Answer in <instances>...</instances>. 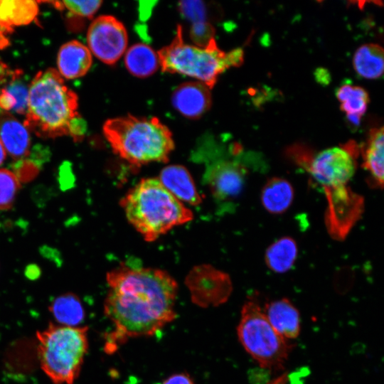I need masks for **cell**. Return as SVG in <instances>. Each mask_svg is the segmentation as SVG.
Listing matches in <instances>:
<instances>
[{
  "label": "cell",
  "instance_id": "e0dca14e",
  "mask_svg": "<svg viewBox=\"0 0 384 384\" xmlns=\"http://www.w3.org/2000/svg\"><path fill=\"white\" fill-rule=\"evenodd\" d=\"M59 74L67 79L85 75L92 65V55L87 46L78 41L63 44L58 53Z\"/></svg>",
  "mask_w": 384,
  "mask_h": 384
},
{
  "label": "cell",
  "instance_id": "d6986e66",
  "mask_svg": "<svg viewBox=\"0 0 384 384\" xmlns=\"http://www.w3.org/2000/svg\"><path fill=\"white\" fill-rule=\"evenodd\" d=\"M28 94L29 86L22 72L11 70L0 90V108L6 112L26 115Z\"/></svg>",
  "mask_w": 384,
  "mask_h": 384
},
{
  "label": "cell",
  "instance_id": "f35d334b",
  "mask_svg": "<svg viewBox=\"0 0 384 384\" xmlns=\"http://www.w3.org/2000/svg\"><path fill=\"white\" fill-rule=\"evenodd\" d=\"M6 151L0 142V165L2 164L6 158Z\"/></svg>",
  "mask_w": 384,
  "mask_h": 384
},
{
  "label": "cell",
  "instance_id": "8fae6325",
  "mask_svg": "<svg viewBox=\"0 0 384 384\" xmlns=\"http://www.w3.org/2000/svg\"><path fill=\"white\" fill-rule=\"evenodd\" d=\"M247 169L235 161H219L206 170V178L213 195L225 201L235 198L242 192Z\"/></svg>",
  "mask_w": 384,
  "mask_h": 384
},
{
  "label": "cell",
  "instance_id": "8992f818",
  "mask_svg": "<svg viewBox=\"0 0 384 384\" xmlns=\"http://www.w3.org/2000/svg\"><path fill=\"white\" fill-rule=\"evenodd\" d=\"M87 326L73 327L50 323L36 333L40 366L55 384H73L87 352Z\"/></svg>",
  "mask_w": 384,
  "mask_h": 384
},
{
  "label": "cell",
  "instance_id": "836d02e7",
  "mask_svg": "<svg viewBox=\"0 0 384 384\" xmlns=\"http://www.w3.org/2000/svg\"><path fill=\"white\" fill-rule=\"evenodd\" d=\"M12 31L6 28L0 23V49L3 48L8 44V38L6 36Z\"/></svg>",
  "mask_w": 384,
  "mask_h": 384
},
{
  "label": "cell",
  "instance_id": "ffe728a7",
  "mask_svg": "<svg viewBox=\"0 0 384 384\" xmlns=\"http://www.w3.org/2000/svg\"><path fill=\"white\" fill-rule=\"evenodd\" d=\"M294 196L292 183L282 177H272L262 188L260 201L264 208L271 214L279 215L291 206Z\"/></svg>",
  "mask_w": 384,
  "mask_h": 384
},
{
  "label": "cell",
  "instance_id": "4dcf8cb0",
  "mask_svg": "<svg viewBox=\"0 0 384 384\" xmlns=\"http://www.w3.org/2000/svg\"><path fill=\"white\" fill-rule=\"evenodd\" d=\"M86 122L78 114L71 119L68 126V134L74 139L75 141H80L85 136L87 132Z\"/></svg>",
  "mask_w": 384,
  "mask_h": 384
},
{
  "label": "cell",
  "instance_id": "7a4b0ae2",
  "mask_svg": "<svg viewBox=\"0 0 384 384\" xmlns=\"http://www.w3.org/2000/svg\"><path fill=\"white\" fill-rule=\"evenodd\" d=\"M120 205L129 223L149 242L193 218L191 210L154 178L141 180Z\"/></svg>",
  "mask_w": 384,
  "mask_h": 384
},
{
  "label": "cell",
  "instance_id": "7402d4cb",
  "mask_svg": "<svg viewBox=\"0 0 384 384\" xmlns=\"http://www.w3.org/2000/svg\"><path fill=\"white\" fill-rule=\"evenodd\" d=\"M124 65L132 75L146 78L153 75L160 67L157 52L145 43H137L124 53Z\"/></svg>",
  "mask_w": 384,
  "mask_h": 384
},
{
  "label": "cell",
  "instance_id": "f1b7e54d",
  "mask_svg": "<svg viewBox=\"0 0 384 384\" xmlns=\"http://www.w3.org/2000/svg\"><path fill=\"white\" fill-rule=\"evenodd\" d=\"M63 9L80 17L92 18L102 4L101 1H63Z\"/></svg>",
  "mask_w": 384,
  "mask_h": 384
},
{
  "label": "cell",
  "instance_id": "8d00e7d4",
  "mask_svg": "<svg viewBox=\"0 0 384 384\" xmlns=\"http://www.w3.org/2000/svg\"><path fill=\"white\" fill-rule=\"evenodd\" d=\"M10 71L11 70L6 66V65L0 62V90L2 85L6 81Z\"/></svg>",
  "mask_w": 384,
  "mask_h": 384
},
{
  "label": "cell",
  "instance_id": "d6a6232c",
  "mask_svg": "<svg viewBox=\"0 0 384 384\" xmlns=\"http://www.w3.org/2000/svg\"><path fill=\"white\" fill-rule=\"evenodd\" d=\"M162 384H194V383L188 374L181 373L171 375Z\"/></svg>",
  "mask_w": 384,
  "mask_h": 384
},
{
  "label": "cell",
  "instance_id": "ac0fdd59",
  "mask_svg": "<svg viewBox=\"0 0 384 384\" xmlns=\"http://www.w3.org/2000/svg\"><path fill=\"white\" fill-rule=\"evenodd\" d=\"M383 127L371 129L363 148V167L368 174L369 184L379 188L383 187Z\"/></svg>",
  "mask_w": 384,
  "mask_h": 384
},
{
  "label": "cell",
  "instance_id": "9c48e42d",
  "mask_svg": "<svg viewBox=\"0 0 384 384\" xmlns=\"http://www.w3.org/2000/svg\"><path fill=\"white\" fill-rule=\"evenodd\" d=\"M326 203L325 224L331 237L346 238L363 212L364 199L348 185L323 190Z\"/></svg>",
  "mask_w": 384,
  "mask_h": 384
},
{
  "label": "cell",
  "instance_id": "52a82bcc",
  "mask_svg": "<svg viewBox=\"0 0 384 384\" xmlns=\"http://www.w3.org/2000/svg\"><path fill=\"white\" fill-rule=\"evenodd\" d=\"M238 338L245 350L260 366L270 372H279L294 348L271 326L259 302H245L237 326Z\"/></svg>",
  "mask_w": 384,
  "mask_h": 384
},
{
  "label": "cell",
  "instance_id": "484cf974",
  "mask_svg": "<svg viewBox=\"0 0 384 384\" xmlns=\"http://www.w3.org/2000/svg\"><path fill=\"white\" fill-rule=\"evenodd\" d=\"M336 96L341 102V110L346 114L362 117L367 110L369 97L360 86L344 84L338 88Z\"/></svg>",
  "mask_w": 384,
  "mask_h": 384
},
{
  "label": "cell",
  "instance_id": "30bf717a",
  "mask_svg": "<svg viewBox=\"0 0 384 384\" xmlns=\"http://www.w3.org/2000/svg\"><path fill=\"white\" fill-rule=\"evenodd\" d=\"M88 49L104 63L114 64L125 53L128 36L124 24L110 15L95 18L87 34Z\"/></svg>",
  "mask_w": 384,
  "mask_h": 384
},
{
  "label": "cell",
  "instance_id": "83f0119b",
  "mask_svg": "<svg viewBox=\"0 0 384 384\" xmlns=\"http://www.w3.org/2000/svg\"><path fill=\"white\" fill-rule=\"evenodd\" d=\"M182 16L191 23L208 21V9L201 1H182L178 2Z\"/></svg>",
  "mask_w": 384,
  "mask_h": 384
},
{
  "label": "cell",
  "instance_id": "ba28073f",
  "mask_svg": "<svg viewBox=\"0 0 384 384\" xmlns=\"http://www.w3.org/2000/svg\"><path fill=\"white\" fill-rule=\"evenodd\" d=\"M290 154L296 164L325 190L348 185L356 170L358 150L351 142L316 154L298 146L292 149Z\"/></svg>",
  "mask_w": 384,
  "mask_h": 384
},
{
  "label": "cell",
  "instance_id": "d590c367",
  "mask_svg": "<svg viewBox=\"0 0 384 384\" xmlns=\"http://www.w3.org/2000/svg\"><path fill=\"white\" fill-rule=\"evenodd\" d=\"M361 117L355 114H346V119L351 127L356 129L359 127Z\"/></svg>",
  "mask_w": 384,
  "mask_h": 384
},
{
  "label": "cell",
  "instance_id": "5bb4252c",
  "mask_svg": "<svg viewBox=\"0 0 384 384\" xmlns=\"http://www.w3.org/2000/svg\"><path fill=\"white\" fill-rule=\"evenodd\" d=\"M188 286L192 301L201 307L216 306L225 303L232 291L230 278L221 272H214L208 280H190Z\"/></svg>",
  "mask_w": 384,
  "mask_h": 384
},
{
  "label": "cell",
  "instance_id": "9a60e30c",
  "mask_svg": "<svg viewBox=\"0 0 384 384\" xmlns=\"http://www.w3.org/2000/svg\"><path fill=\"white\" fill-rule=\"evenodd\" d=\"M162 185L178 201L197 206L201 197L197 191L189 171L181 165H169L164 167L158 178Z\"/></svg>",
  "mask_w": 384,
  "mask_h": 384
},
{
  "label": "cell",
  "instance_id": "6da1fadb",
  "mask_svg": "<svg viewBox=\"0 0 384 384\" xmlns=\"http://www.w3.org/2000/svg\"><path fill=\"white\" fill-rule=\"evenodd\" d=\"M107 282L104 312L114 326L107 349L153 336L176 318L178 285L166 272L124 262L107 273Z\"/></svg>",
  "mask_w": 384,
  "mask_h": 384
},
{
  "label": "cell",
  "instance_id": "277c9868",
  "mask_svg": "<svg viewBox=\"0 0 384 384\" xmlns=\"http://www.w3.org/2000/svg\"><path fill=\"white\" fill-rule=\"evenodd\" d=\"M77 109V95L64 84L58 70L48 68L38 73L29 85L24 124L43 138L68 134Z\"/></svg>",
  "mask_w": 384,
  "mask_h": 384
},
{
  "label": "cell",
  "instance_id": "1f68e13d",
  "mask_svg": "<svg viewBox=\"0 0 384 384\" xmlns=\"http://www.w3.org/2000/svg\"><path fill=\"white\" fill-rule=\"evenodd\" d=\"M48 149L44 148L41 145H37L34 146L31 151V154L29 156V161L36 166H38L42 164L48 159Z\"/></svg>",
  "mask_w": 384,
  "mask_h": 384
},
{
  "label": "cell",
  "instance_id": "44dd1931",
  "mask_svg": "<svg viewBox=\"0 0 384 384\" xmlns=\"http://www.w3.org/2000/svg\"><path fill=\"white\" fill-rule=\"evenodd\" d=\"M298 256L295 240L289 236L282 237L272 242L266 250L265 262L275 273H285L294 266Z\"/></svg>",
  "mask_w": 384,
  "mask_h": 384
},
{
  "label": "cell",
  "instance_id": "7c38bea8",
  "mask_svg": "<svg viewBox=\"0 0 384 384\" xmlns=\"http://www.w3.org/2000/svg\"><path fill=\"white\" fill-rule=\"evenodd\" d=\"M211 102L210 89L198 81L181 84L171 95L174 107L186 118L193 119L206 112Z\"/></svg>",
  "mask_w": 384,
  "mask_h": 384
},
{
  "label": "cell",
  "instance_id": "4316f807",
  "mask_svg": "<svg viewBox=\"0 0 384 384\" xmlns=\"http://www.w3.org/2000/svg\"><path fill=\"white\" fill-rule=\"evenodd\" d=\"M17 175L6 169H0V210L11 207L19 189Z\"/></svg>",
  "mask_w": 384,
  "mask_h": 384
},
{
  "label": "cell",
  "instance_id": "4fadbf2b",
  "mask_svg": "<svg viewBox=\"0 0 384 384\" xmlns=\"http://www.w3.org/2000/svg\"><path fill=\"white\" fill-rule=\"evenodd\" d=\"M262 309L268 321L280 336L289 341L299 336L301 331L299 311L288 299L267 302Z\"/></svg>",
  "mask_w": 384,
  "mask_h": 384
},
{
  "label": "cell",
  "instance_id": "cb8c5ba5",
  "mask_svg": "<svg viewBox=\"0 0 384 384\" xmlns=\"http://www.w3.org/2000/svg\"><path fill=\"white\" fill-rule=\"evenodd\" d=\"M38 11L36 1H0V23L12 31L14 26L31 23L37 16Z\"/></svg>",
  "mask_w": 384,
  "mask_h": 384
},
{
  "label": "cell",
  "instance_id": "2e32d148",
  "mask_svg": "<svg viewBox=\"0 0 384 384\" xmlns=\"http://www.w3.org/2000/svg\"><path fill=\"white\" fill-rule=\"evenodd\" d=\"M0 142L6 152L15 159H22L30 153L31 138L28 128L13 115H0Z\"/></svg>",
  "mask_w": 384,
  "mask_h": 384
},
{
  "label": "cell",
  "instance_id": "d4e9b609",
  "mask_svg": "<svg viewBox=\"0 0 384 384\" xmlns=\"http://www.w3.org/2000/svg\"><path fill=\"white\" fill-rule=\"evenodd\" d=\"M49 310L60 325L76 327L85 319L80 299L73 293L62 294L52 302Z\"/></svg>",
  "mask_w": 384,
  "mask_h": 384
},
{
  "label": "cell",
  "instance_id": "f546056e",
  "mask_svg": "<svg viewBox=\"0 0 384 384\" xmlns=\"http://www.w3.org/2000/svg\"><path fill=\"white\" fill-rule=\"evenodd\" d=\"M214 28L208 21L191 24L190 36L195 46H206L214 38Z\"/></svg>",
  "mask_w": 384,
  "mask_h": 384
},
{
  "label": "cell",
  "instance_id": "603a6c76",
  "mask_svg": "<svg viewBox=\"0 0 384 384\" xmlns=\"http://www.w3.org/2000/svg\"><path fill=\"white\" fill-rule=\"evenodd\" d=\"M383 49L380 45H362L357 48L353 55L354 70L363 78L378 79L383 73Z\"/></svg>",
  "mask_w": 384,
  "mask_h": 384
},
{
  "label": "cell",
  "instance_id": "3957f363",
  "mask_svg": "<svg viewBox=\"0 0 384 384\" xmlns=\"http://www.w3.org/2000/svg\"><path fill=\"white\" fill-rule=\"evenodd\" d=\"M103 132L114 152L136 166L166 162L174 148L171 131L156 117L112 118L105 122Z\"/></svg>",
  "mask_w": 384,
  "mask_h": 384
},
{
  "label": "cell",
  "instance_id": "5b68a950",
  "mask_svg": "<svg viewBox=\"0 0 384 384\" xmlns=\"http://www.w3.org/2000/svg\"><path fill=\"white\" fill-rule=\"evenodd\" d=\"M157 54L164 72L191 77L209 89L213 87L221 73L241 65L244 58L242 48L226 53L218 47L215 38L204 47L186 43L180 25L172 41Z\"/></svg>",
  "mask_w": 384,
  "mask_h": 384
},
{
  "label": "cell",
  "instance_id": "74e56055",
  "mask_svg": "<svg viewBox=\"0 0 384 384\" xmlns=\"http://www.w3.org/2000/svg\"><path fill=\"white\" fill-rule=\"evenodd\" d=\"M289 379L287 373H283L280 376L274 378V380L268 382L267 384H287Z\"/></svg>",
  "mask_w": 384,
  "mask_h": 384
},
{
  "label": "cell",
  "instance_id": "e575fe53",
  "mask_svg": "<svg viewBox=\"0 0 384 384\" xmlns=\"http://www.w3.org/2000/svg\"><path fill=\"white\" fill-rule=\"evenodd\" d=\"M316 77L318 81H319L321 83L326 84L329 81V75L327 74V70L324 69H319L317 70L316 72Z\"/></svg>",
  "mask_w": 384,
  "mask_h": 384
}]
</instances>
